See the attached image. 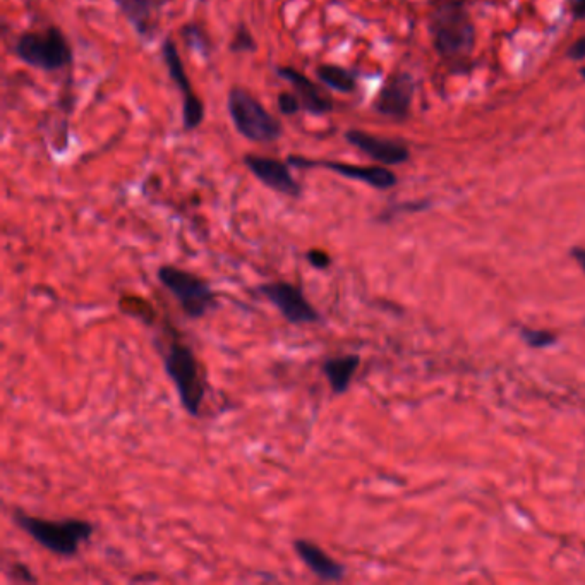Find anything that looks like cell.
<instances>
[{
  "label": "cell",
  "instance_id": "obj_1",
  "mask_svg": "<svg viewBox=\"0 0 585 585\" xmlns=\"http://www.w3.org/2000/svg\"><path fill=\"white\" fill-rule=\"evenodd\" d=\"M157 350L162 356L165 373L181 400L182 409L191 417H200L206 397V376L200 359L175 330L158 342Z\"/></svg>",
  "mask_w": 585,
  "mask_h": 585
},
{
  "label": "cell",
  "instance_id": "obj_2",
  "mask_svg": "<svg viewBox=\"0 0 585 585\" xmlns=\"http://www.w3.org/2000/svg\"><path fill=\"white\" fill-rule=\"evenodd\" d=\"M13 522L43 549L62 558L78 555L81 544L95 534V525L83 519L47 520L14 510Z\"/></svg>",
  "mask_w": 585,
  "mask_h": 585
},
{
  "label": "cell",
  "instance_id": "obj_3",
  "mask_svg": "<svg viewBox=\"0 0 585 585\" xmlns=\"http://www.w3.org/2000/svg\"><path fill=\"white\" fill-rule=\"evenodd\" d=\"M436 52L448 61H459L474 49V23L460 0H443L429 18Z\"/></svg>",
  "mask_w": 585,
  "mask_h": 585
},
{
  "label": "cell",
  "instance_id": "obj_4",
  "mask_svg": "<svg viewBox=\"0 0 585 585\" xmlns=\"http://www.w3.org/2000/svg\"><path fill=\"white\" fill-rule=\"evenodd\" d=\"M158 282L169 290L182 313L189 320H201L218 306L217 292L205 278L174 265H162L157 270Z\"/></svg>",
  "mask_w": 585,
  "mask_h": 585
},
{
  "label": "cell",
  "instance_id": "obj_5",
  "mask_svg": "<svg viewBox=\"0 0 585 585\" xmlns=\"http://www.w3.org/2000/svg\"><path fill=\"white\" fill-rule=\"evenodd\" d=\"M227 109L237 133L253 143H273L284 133L277 117L241 86L230 88Z\"/></svg>",
  "mask_w": 585,
  "mask_h": 585
},
{
  "label": "cell",
  "instance_id": "obj_6",
  "mask_svg": "<svg viewBox=\"0 0 585 585\" xmlns=\"http://www.w3.org/2000/svg\"><path fill=\"white\" fill-rule=\"evenodd\" d=\"M14 54L26 66L47 73L66 69L73 62V49L66 35L55 26L45 31L23 33L14 43Z\"/></svg>",
  "mask_w": 585,
  "mask_h": 585
},
{
  "label": "cell",
  "instance_id": "obj_7",
  "mask_svg": "<svg viewBox=\"0 0 585 585\" xmlns=\"http://www.w3.org/2000/svg\"><path fill=\"white\" fill-rule=\"evenodd\" d=\"M258 292L272 302L278 313L282 314V318L290 325H314L323 321L320 311L306 299L299 285L277 280L261 284Z\"/></svg>",
  "mask_w": 585,
  "mask_h": 585
},
{
  "label": "cell",
  "instance_id": "obj_8",
  "mask_svg": "<svg viewBox=\"0 0 585 585\" xmlns=\"http://www.w3.org/2000/svg\"><path fill=\"white\" fill-rule=\"evenodd\" d=\"M163 61L169 69L170 78L174 81L177 90L182 95V121L187 131L196 129L201 122L205 121V105L200 97L194 93L193 85L187 78L186 67L182 62L179 50L175 47L174 40L167 38L162 45Z\"/></svg>",
  "mask_w": 585,
  "mask_h": 585
},
{
  "label": "cell",
  "instance_id": "obj_9",
  "mask_svg": "<svg viewBox=\"0 0 585 585\" xmlns=\"http://www.w3.org/2000/svg\"><path fill=\"white\" fill-rule=\"evenodd\" d=\"M290 167L297 169H326L335 174L344 175L352 181L364 182L374 189H390L397 184V175L386 167H362L352 163L335 162V160H311V158L290 155L287 158Z\"/></svg>",
  "mask_w": 585,
  "mask_h": 585
},
{
  "label": "cell",
  "instance_id": "obj_10",
  "mask_svg": "<svg viewBox=\"0 0 585 585\" xmlns=\"http://www.w3.org/2000/svg\"><path fill=\"white\" fill-rule=\"evenodd\" d=\"M244 165L268 189L289 198H301L302 186L290 174L289 163L280 162L277 158L246 155Z\"/></svg>",
  "mask_w": 585,
  "mask_h": 585
},
{
  "label": "cell",
  "instance_id": "obj_11",
  "mask_svg": "<svg viewBox=\"0 0 585 585\" xmlns=\"http://www.w3.org/2000/svg\"><path fill=\"white\" fill-rule=\"evenodd\" d=\"M414 98V79L407 73H395L386 79L373 107L378 114L404 119Z\"/></svg>",
  "mask_w": 585,
  "mask_h": 585
},
{
  "label": "cell",
  "instance_id": "obj_12",
  "mask_svg": "<svg viewBox=\"0 0 585 585\" xmlns=\"http://www.w3.org/2000/svg\"><path fill=\"white\" fill-rule=\"evenodd\" d=\"M347 143L383 165H399L409 160V148L395 139L380 138L374 134L364 133L359 129H350L345 133Z\"/></svg>",
  "mask_w": 585,
  "mask_h": 585
},
{
  "label": "cell",
  "instance_id": "obj_13",
  "mask_svg": "<svg viewBox=\"0 0 585 585\" xmlns=\"http://www.w3.org/2000/svg\"><path fill=\"white\" fill-rule=\"evenodd\" d=\"M294 551L299 556V560L309 568V572L313 573L314 577L320 579L321 582H342L345 579L347 568L313 541L296 539Z\"/></svg>",
  "mask_w": 585,
  "mask_h": 585
},
{
  "label": "cell",
  "instance_id": "obj_14",
  "mask_svg": "<svg viewBox=\"0 0 585 585\" xmlns=\"http://www.w3.org/2000/svg\"><path fill=\"white\" fill-rule=\"evenodd\" d=\"M114 2L139 37L148 40L155 35L165 0H114Z\"/></svg>",
  "mask_w": 585,
  "mask_h": 585
},
{
  "label": "cell",
  "instance_id": "obj_15",
  "mask_svg": "<svg viewBox=\"0 0 585 585\" xmlns=\"http://www.w3.org/2000/svg\"><path fill=\"white\" fill-rule=\"evenodd\" d=\"M277 74L285 81H289L290 85L294 86L296 95L302 103V110L313 115H323L332 112L333 103L330 98H326L318 86L314 85L313 81L297 71L294 67L278 66Z\"/></svg>",
  "mask_w": 585,
  "mask_h": 585
},
{
  "label": "cell",
  "instance_id": "obj_16",
  "mask_svg": "<svg viewBox=\"0 0 585 585\" xmlns=\"http://www.w3.org/2000/svg\"><path fill=\"white\" fill-rule=\"evenodd\" d=\"M361 364V357L357 354H345V356L328 357L321 364V371L325 374L328 385L335 395H344L349 390L352 378Z\"/></svg>",
  "mask_w": 585,
  "mask_h": 585
},
{
  "label": "cell",
  "instance_id": "obj_17",
  "mask_svg": "<svg viewBox=\"0 0 585 585\" xmlns=\"http://www.w3.org/2000/svg\"><path fill=\"white\" fill-rule=\"evenodd\" d=\"M316 76L323 85L338 91V93H352L357 88L356 74L349 69L335 64H321L316 67Z\"/></svg>",
  "mask_w": 585,
  "mask_h": 585
},
{
  "label": "cell",
  "instance_id": "obj_18",
  "mask_svg": "<svg viewBox=\"0 0 585 585\" xmlns=\"http://www.w3.org/2000/svg\"><path fill=\"white\" fill-rule=\"evenodd\" d=\"M520 335L524 338L525 344L532 347V349H544L556 342L555 333L548 332V330H532V328H522Z\"/></svg>",
  "mask_w": 585,
  "mask_h": 585
},
{
  "label": "cell",
  "instance_id": "obj_19",
  "mask_svg": "<svg viewBox=\"0 0 585 585\" xmlns=\"http://www.w3.org/2000/svg\"><path fill=\"white\" fill-rule=\"evenodd\" d=\"M230 50H232V52H237V54H242V52H254V50H256V42H254L253 35H251L249 28H246L244 25H239V28L236 30V35H234L232 43H230Z\"/></svg>",
  "mask_w": 585,
  "mask_h": 585
},
{
  "label": "cell",
  "instance_id": "obj_20",
  "mask_svg": "<svg viewBox=\"0 0 585 585\" xmlns=\"http://www.w3.org/2000/svg\"><path fill=\"white\" fill-rule=\"evenodd\" d=\"M277 105L278 110L285 115L297 114L302 109V103L299 97L292 95V93H287V91L278 95Z\"/></svg>",
  "mask_w": 585,
  "mask_h": 585
},
{
  "label": "cell",
  "instance_id": "obj_21",
  "mask_svg": "<svg viewBox=\"0 0 585 585\" xmlns=\"http://www.w3.org/2000/svg\"><path fill=\"white\" fill-rule=\"evenodd\" d=\"M306 260H308L309 265L313 266L314 270H321V272L332 265L330 254L323 249H309L306 253Z\"/></svg>",
  "mask_w": 585,
  "mask_h": 585
},
{
  "label": "cell",
  "instance_id": "obj_22",
  "mask_svg": "<svg viewBox=\"0 0 585 585\" xmlns=\"http://www.w3.org/2000/svg\"><path fill=\"white\" fill-rule=\"evenodd\" d=\"M11 575H13L14 582H37V577L31 573L30 568L23 565V563H14L13 568H11Z\"/></svg>",
  "mask_w": 585,
  "mask_h": 585
},
{
  "label": "cell",
  "instance_id": "obj_23",
  "mask_svg": "<svg viewBox=\"0 0 585 585\" xmlns=\"http://www.w3.org/2000/svg\"><path fill=\"white\" fill-rule=\"evenodd\" d=\"M568 55H570V59L573 61H580V59H584L585 57V35L584 37H580L577 42L573 43L570 50H568Z\"/></svg>",
  "mask_w": 585,
  "mask_h": 585
},
{
  "label": "cell",
  "instance_id": "obj_24",
  "mask_svg": "<svg viewBox=\"0 0 585 585\" xmlns=\"http://www.w3.org/2000/svg\"><path fill=\"white\" fill-rule=\"evenodd\" d=\"M572 13L577 19L585 18V0H572Z\"/></svg>",
  "mask_w": 585,
  "mask_h": 585
},
{
  "label": "cell",
  "instance_id": "obj_25",
  "mask_svg": "<svg viewBox=\"0 0 585 585\" xmlns=\"http://www.w3.org/2000/svg\"><path fill=\"white\" fill-rule=\"evenodd\" d=\"M570 256H572L573 260L579 263L580 268H582L585 273V249L573 248L572 251H570Z\"/></svg>",
  "mask_w": 585,
  "mask_h": 585
},
{
  "label": "cell",
  "instance_id": "obj_26",
  "mask_svg": "<svg viewBox=\"0 0 585 585\" xmlns=\"http://www.w3.org/2000/svg\"><path fill=\"white\" fill-rule=\"evenodd\" d=\"M158 577H155V575H148V577H134L133 580H131V582H141V580H157Z\"/></svg>",
  "mask_w": 585,
  "mask_h": 585
},
{
  "label": "cell",
  "instance_id": "obj_27",
  "mask_svg": "<svg viewBox=\"0 0 585 585\" xmlns=\"http://www.w3.org/2000/svg\"><path fill=\"white\" fill-rule=\"evenodd\" d=\"M582 76L585 78V67H582Z\"/></svg>",
  "mask_w": 585,
  "mask_h": 585
}]
</instances>
